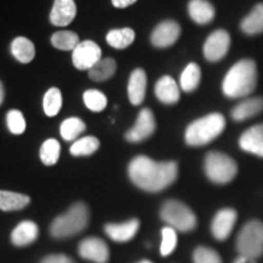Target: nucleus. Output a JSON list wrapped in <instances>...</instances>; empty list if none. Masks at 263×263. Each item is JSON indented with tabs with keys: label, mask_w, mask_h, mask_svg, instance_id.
<instances>
[{
	"label": "nucleus",
	"mask_w": 263,
	"mask_h": 263,
	"mask_svg": "<svg viewBox=\"0 0 263 263\" xmlns=\"http://www.w3.org/2000/svg\"><path fill=\"white\" fill-rule=\"evenodd\" d=\"M80 38L74 32L71 31H60L54 33L51 35L52 47L59 49V50H74V48L80 44Z\"/></svg>",
	"instance_id": "obj_29"
},
{
	"label": "nucleus",
	"mask_w": 263,
	"mask_h": 263,
	"mask_svg": "<svg viewBox=\"0 0 263 263\" xmlns=\"http://www.w3.org/2000/svg\"><path fill=\"white\" fill-rule=\"evenodd\" d=\"M78 254L82 258L94 263H107L110 250L106 242L99 238H87L82 240L78 246Z\"/></svg>",
	"instance_id": "obj_11"
},
{
	"label": "nucleus",
	"mask_w": 263,
	"mask_h": 263,
	"mask_svg": "<svg viewBox=\"0 0 263 263\" xmlns=\"http://www.w3.org/2000/svg\"><path fill=\"white\" fill-rule=\"evenodd\" d=\"M240 149L263 157V123L250 127L239 138Z\"/></svg>",
	"instance_id": "obj_14"
},
{
	"label": "nucleus",
	"mask_w": 263,
	"mask_h": 263,
	"mask_svg": "<svg viewBox=\"0 0 263 263\" xmlns=\"http://www.w3.org/2000/svg\"><path fill=\"white\" fill-rule=\"evenodd\" d=\"M101 49L93 41L81 42L72 51V62L78 70L89 71L99 60H101Z\"/></svg>",
	"instance_id": "obj_9"
},
{
	"label": "nucleus",
	"mask_w": 263,
	"mask_h": 263,
	"mask_svg": "<svg viewBox=\"0 0 263 263\" xmlns=\"http://www.w3.org/2000/svg\"><path fill=\"white\" fill-rule=\"evenodd\" d=\"M60 143L55 139H48L43 143L39 151V156H41L42 162L45 166H52L59 161L60 157Z\"/></svg>",
	"instance_id": "obj_32"
},
{
	"label": "nucleus",
	"mask_w": 263,
	"mask_h": 263,
	"mask_svg": "<svg viewBox=\"0 0 263 263\" xmlns=\"http://www.w3.org/2000/svg\"><path fill=\"white\" fill-rule=\"evenodd\" d=\"M4 97H5V94H4V88H3V84L0 83V105H2L3 101H4Z\"/></svg>",
	"instance_id": "obj_40"
},
{
	"label": "nucleus",
	"mask_w": 263,
	"mask_h": 263,
	"mask_svg": "<svg viewBox=\"0 0 263 263\" xmlns=\"http://www.w3.org/2000/svg\"><path fill=\"white\" fill-rule=\"evenodd\" d=\"M258 82L257 66L254 60L242 59L227 72L222 90L227 98L242 99L254 93Z\"/></svg>",
	"instance_id": "obj_2"
},
{
	"label": "nucleus",
	"mask_w": 263,
	"mask_h": 263,
	"mask_svg": "<svg viewBox=\"0 0 263 263\" xmlns=\"http://www.w3.org/2000/svg\"><path fill=\"white\" fill-rule=\"evenodd\" d=\"M188 12L197 25H207L215 18V8L207 0H190Z\"/></svg>",
	"instance_id": "obj_21"
},
{
	"label": "nucleus",
	"mask_w": 263,
	"mask_h": 263,
	"mask_svg": "<svg viewBox=\"0 0 263 263\" xmlns=\"http://www.w3.org/2000/svg\"><path fill=\"white\" fill-rule=\"evenodd\" d=\"M161 218L178 232H190L196 227L195 213L178 200H167L161 207Z\"/></svg>",
	"instance_id": "obj_6"
},
{
	"label": "nucleus",
	"mask_w": 263,
	"mask_h": 263,
	"mask_svg": "<svg viewBox=\"0 0 263 263\" xmlns=\"http://www.w3.org/2000/svg\"><path fill=\"white\" fill-rule=\"evenodd\" d=\"M83 101L85 106L93 112H101L107 106V99L104 93L97 89H89L84 91Z\"/></svg>",
	"instance_id": "obj_33"
},
{
	"label": "nucleus",
	"mask_w": 263,
	"mask_h": 263,
	"mask_svg": "<svg viewBox=\"0 0 263 263\" xmlns=\"http://www.w3.org/2000/svg\"><path fill=\"white\" fill-rule=\"evenodd\" d=\"M162 241H161V255L168 256L172 254L177 246V230L172 227H164L162 229Z\"/></svg>",
	"instance_id": "obj_34"
},
{
	"label": "nucleus",
	"mask_w": 263,
	"mask_h": 263,
	"mask_svg": "<svg viewBox=\"0 0 263 263\" xmlns=\"http://www.w3.org/2000/svg\"><path fill=\"white\" fill-rule=\"evenodd\" d=\"M136 39V33L132 28H118L111 29L106 34V42L110 47L118 50H122L129 47L132 43Z\"/></svg>",
	"instance_id": "obj_25"
},
{
	"label": "nucleus",
	"mask_w": 263,
	"mask_h": 263,
	"mask_svg": "<svg viewBox=\"0 0 263 263\" xmlns=\"http://www.w3.org/2000/svg\"><path fill=\"white\" fill-rule=\"evenodd\" d=\"M140 223L138 219H129V221L120 223H110L105 226V233L111 240L117 242H127L136 236L139 230Z\"/></svg>",
	"instance_id": "obj_17"
},
{
	"label": "nucleus",
	"mask_w": 263,
	"mask_h": 263,
	"mask_svg": "<svg viewBox=\"0 0 263 263\" xmlns=\"http://www.w3.org/2000/svg\"><path fill=\"white\" fill-rule=\"evenodd\" d=\"M137 0H112V5L115 8L118 9H124L128 8V6L133 5Z\"/></svg>",
	"instance_id": "obj_38"
},
{
	"label": "nucleus",
	"mask_w": 263,
	"mask_h": 263,
	"mask_svg": "<svg viewBox=\"0 0 263 263\" xmlns=\"http://www.w3.org/2000/svg\"><path fill=\"white\" fill-rule=\"evenodd\" d=\"M230 48V35L224 29H217L203 44V57L207 61L217 62L226 58Z\"/></svg>",
	"instance_id": "obj_8"
},
{
	"label": "nucleus",
	"mask_w": 263,
	"mask_h": 263,
	"mask_svg": "<svg viewBox=\"0 0 263 263\" xmlns=\"http://www.w3.org/2000/svg\"><path fill=\"white\" fill-rule=\"evenodd\" d=\"M99 146H100V143L98 138L88 136L76 140L70 147V153L73 156H89L93 155Z\"/></svg>",
	"instance_id": "obj_30"
},
{
	"label": "nucleus",
	"mask_w": 263,
	"mask_h": 263,
	"mask_svg": "<svg viewBox=\"0 0 263 263\" xmlns=\"http://www.w3.org/2000/svg\"><path fill=\"white\" fill-rule=\"evenodd\" d=\"M261 112H263V97H252L242 99L236 104L230 116L235 122H244Z\"/></svg>",
	"instance_id": "obj_15"
},
{
	"label": "nucleus",
	"mask_w": 263,
	"mask_h": 263,
	"mask_svg": "<svg viewBox=\"0 0 263 263\" xmlns=\"http://www.w3.org/2000/svg\"><path fill=\"white\" fill-rule=\"evenodd\" d=\"M38 226L32 221H22L15 227L11 233V241L15 246H26L32 244L38 238Z\"/></svg>",
	"instance_id": "obj_20"
},
{
	"label": "nucleus",
	"mask_w": 263,
	"mask_h": 263,
	"mask_svg": "<svg viewBox=\"0 0 263 263\" xmlns=\"http://www.w3.org/2000/svg\"><path fill=\"white\" fill-rule=\"evenodd\" d=\"M236 219H238V215H236L235 210H219V211L216 213L211 224L212 235L215 236L217 240H226L230 235L233 228H234Z\"/></svg>",
	"instance_id": "obj_13"
},
{
	"label": "nucleus",
	"mask_w": 263,
	"mask_h": 263,
	"mask_svg": "<svg viewBox=\"0 0 263 263\" xmlns=\"http://www.w3.org/2000/svg\"><path fill=\"white\" fill-rule=\"evenodd\" d=\"M77 14L74 0H54L50 11V22L54 26L64 27L73 21Z\"/></svg>",
	"instance_id": "obj_16"
},
{
	"label": "nucleus",
	"mask_w": 263,
	"mask_h": 263,
	"mask_svg": "<svg viewBox=\"0 0 263 263\" xmlns=\"http://www.w3.org/2000/svg\"><path fill=\"white\" fill-rule=\"evenodd\" d=\"M6 124L9 130L15 136H20L26 130V120L21 111L11 110L6 116Z\"/></svg>",
	"instance_id": "obj_35"
},
{
	"label": "nucleus",
	"mask_w": 263,
	"mask_h": 263,
	"mask_svg": "<svg viewBox=\"0 0 263 263\" xmlns=\"http://www.w3.org/2000/svg\"><path fill=\"white\" fill-rule=\"evenodd\" d=\"M29 201L31 199L24 194L0 190V210L3 211H18L28 206Z\"/></svg>",
	"instance_id": "obj_23"
},
{
	"label": "nucleus",
	"mask_w": 263,
	"mask_h": 263,
	"mask_svg": "<svg viewBox=\"0 0 263 263\" xmlns=\"http://www.w3.org/2000/svg\"><path fill=\"white\" fill-rule=\"evenodd\" d=\"M234 263H256V261L252 258L244 257V256H239V257L235 259Z\"/></svg>",
	"instance_id": "obj_39"
},
{
	"label": "nucleus",
	"mask_w": 263,
	"mask_h": 263,
	"mask_svg": "<svg viewBox=\"0 0 263 263\" xmlns=\"http://www.w3.org/2000/svg\"><path fill=\"white\" fill-rule=\"evenodd\" d=\"M138 263H153V262L147 261V259H143V261H140V262H138Z\"/></svg>",
	"instance_id": "obj_41"
},
{
	"label": "nucleus",
	"mask_w": 263,
	"mask_h": 263,
	"mask_svg": "<svg viewBox=\"0 0 263 263\" xmlns=\"http://www.w3.org/2000/svg\"><path fill=\"white\" fill-rule=\"evenodd\" d=\"M240 256L256 259L263 255V223L250 221L240 230L236 239Z\"/></svg>",
	"instance_id": "obj_7"
},
{
	"label": "nucleus",
	"mask_w": 263,
	"mask_h": 263,
	"mask_svg": "<svg viewBox=\"0 0 263 263\" xmlns=\"http://www.w3.org/2000/svg\"><path fill=\"white\" fill-rule=\"evenodd\" d=\"M226 118L222 114L212 112L194 121L185 129V141L190 146H202L211 143L223 133Z\"/></svg>",
	"instance_id": "obj_3"
},
{
	"label": "nucleus",
	"mask_w": 263,
	"mask_h": 263,
	"mask_svg": "<svg viewBox=\"0 0 263 263\" xmlns=\"http://www.w3.org/2000/svg\"><path fill=\"white\" fill-rule=\"evenodd\" d=\"M180 31L182 29L178 22L167 20L157 25L151 33V43L156 48H168L178 41Z\"/></svg>",
	"instance_id": "obj_12"
},
{
	"label": "nucleus",
	"mask_w": 263,
	"mask_h": 263,
	"mask_svg": "<svg viewBox=\"0 0 263 263\" xmlns=\"http://www.w3.org/2000/svg\"><path fill=\"white\" fill-rule=\"evenodd\" d=\"M41 263H74L73 259L68 256L58 254V255H49L41 261Z\"/></svg>",
	"instance_id": "obj_37"
},
{
	"label": "nucleus",
	"mask_w": 263,
	"mask_h": 263,
	"mask_svg": "<svg viewBox=\"0 0 263 263\" xmlns=\"http://www.w3.org/2000/svg\"><path fill=\"white\" fill-rule=\"evenodd\" d=\"M128 176L138 188L147 193H159L168 188L178 177V164L173 161L157 162L150 157H134L128 166Z\"/></svg>",
	"instance_id": "obj_1"
},
{
	"label": "nucleus",
	"mask_w": 263,
	"mask_h": 263,
	"mask_svg": "<svg viewBox=\"0 0 263 263\" xmlns=\"http://www.w3.org/2000/svg\"><path fill=\"white\" fill-rule=\"evenodd\" d=\"M11 52L16 60L21 62V64H28L34 58L35 48L29 39L25 37H17L11 43Z\"/></svg>",
	"instance_id": "obj_24"
},
{
	"label": "nucleus",
	"mask_w": 263,
	"mask_h": 263,
	"mask_svg": "<svg viewBox=\"0 0 263 263\" xmlns=\"http://www.w3.org/2000/svg\"><path fill=\"white\" fill-rule=\"evenodd\" d=\"M156 129V121L150 108L140 110L136 124L126 133V139L130 143H139L153 136Z\"/></svg>",
	"instance_id": "obj_10"
},
{
	"label": "nucleus",
	"mask_w": 263,
	"mask_h": 263,
	"mask_svg": "<svg viewBox=\"0 0 263 263\" xmlns=\"http://www.w3.org/2000/svg\"><path fill=\"white\" fill-rule=\"evenodd\" d=\"M194 263H222L221 256L217 254L215 250L200 246L194 251L193 255Z\"/></svg>",
	"instance_id": "obj_36"
},
{
	"label": "nucleus",
	"mask_w": 263,
	"mask_h": 263,
	"mask_svg": "<svg viewBox=\"0 0 263 263\" xmlns=\"http://www.w3.org/2000/svg\"><path fill=\"white\" fill-rule=\"evenodd\" d=\"M203 168L207 178L216 184H228L238 173V164L235 161L219 151L207 154Z\"/></svg>",
	"instance_id": "obj_5"
},
{
	"label": "nucleus",
	"mask_w": 263,
	"mask_h": 263,
	"mask_svg": "<svg viewBox=\"0 0 263 263\" xmlns=\"http://www.w3.org/2000/svg\"><path fill=\"white\" fill-rule=\"evenodd\" d=\"M116 61L111 58H104L99 60L89 70L90 80L95 82H104L110 80L116 72Z\"/></svg>",
	"instance_id": "obj_27"
},
{
	"label": "nucleus",
	"mask_w": 263,
	"mask_h": 263,
	"mask_svg": "<svg viewBox=\"0 0 263 263\" xmlns=\"http://www.w3.org/2000/svg\"><path fill=\"white\" fill-rule=\"evenodd\" d=\"M240 28L246 35H257L263 33V4H257L242 20Z\"/></svg>",
	"instance_id": "obj_22"
},
{
	"label": "nucleus",
	"mask_w": 263,
	"mask_h": 263,
	"mask_svg": "<svg viewBox=\"0 0 263 263\" xmlns=\"http://www.w3.org/2000/svg\"><path fill=\"white\" fill-rule=\"evenodd\" d=\"M146 73L141 68H137L130 73L129 81H128V98L132 105L143 104L146 94Z\"/></svg>",
	"instance_id": "obj_18"
},
{
	"label": "nucleus",
	"mask_w": 263,
	"mask_h": 263,
	"mask_svg": "<svg viewBox=\"0 0 263 263\" xmlns=\"http://www.w3.org/2000/svg\"><path fill=\"white\" fill-rule=\"evenodd\" d=\"M155 95L161 103L173 105L179 101L180 90L178 84L170 76L161 77L155 85Z\"/></svg>",
	"instance_id": "obj_19"
},
{
	"label": "nucleus",
	"mask_w": 263,
	"mask_h": 263,
	"mask_svg": "<svg viewBox=\"0 0 263 263\" xmlns=\"http://www.w3.org/2000/svg\"><path fill=\"white\" fill-rule=\"evenodd\" d=\"M85 123L78 117H70L65 120L60 126V134L66 141H73L85 130Z\"/></svg>",
	"instance_id": "obj_28"
},
{
	"label": "nucleus",
	"mask_w": 263,
	"mask_h": 263,
	"mask_svg": "<svg viewBox=\"0 0 263 263\" xmlns=\"http://www.w3.org/2000/svg\"><path fill=\"white\" fill-rule=\"evenodd\" d=\"M89 222V210L85 203L77 202L67 212L57 217L50 226V234L57 239L71 238L87 228Z\"/></svg>",
	"instance_id": "obj_4"
},
{
	"label": "nucleus",
	"mask_w": 263,
	"mask_h": 263,
	"mask_svg": "<svg viewBox=\"0 0 263 263\" xmlns=\"http://www.w3.org/2000/svg\"><path fill=\"white\" fill-rule=\"evenodd\" d=\"M62 107V95L58 88H50L43 99V108L49 117H54L60 112Z\"/></svg>",
	"instance_id": "obj_31"
},
{
	"label": "nucleus",
	"mask_w": 263,
	"mask_h": 263,
	"mask_svg": "<svg viewBox=\"0 0 263 263\" xmlns=\"http://www.w3.org/2000/svg\"><path fill=\"white\" fill-rule=\"evenodd\" d=\"M200 82H201V70H200L199 65L192 62L184 68L180 74V88L185 93H190L199 87Z\"/></svg>",
	"instance_id": "obj_26"
}]
</instances>
